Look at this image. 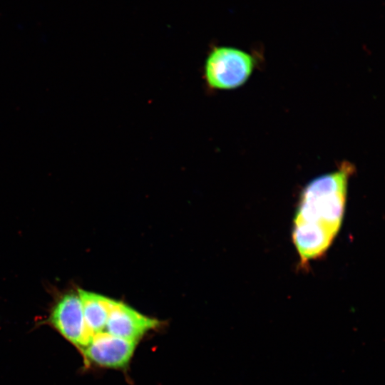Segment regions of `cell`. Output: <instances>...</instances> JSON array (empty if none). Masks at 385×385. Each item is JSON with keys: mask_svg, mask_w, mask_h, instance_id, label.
Returning <instances> with one entry per match:
<instances>
[{"mask_svg": "<svg viewBox=\"0 0 385 385\" xmlns=\"http://www.w3.org/2000/svg\"><path fill=\"white\" fill-rule=\"evenodd\" d=\"M354 172L351 163L343 162L336 170L316 178L302 190L292 234L301 265L322 257L337 235L349 180Z\"/></svg>", "mask_w": 385, "mask_h": 385, "instance_id": "obj_1", "label": "cell"}, {"mask_svg": "<svg viewBox=\"0 0 385 385\" xmlns=\"http://www.w3.org/2000/svg\"><path fill=\"white\" fill-rule=\"evenodd\" d=\"M253 56L240 49L215 46L209 52L203 77L209 89L230 90L243 85L253 72Z\"/></svg>", "mask_w": 385, "mask_h": 385, "instance_id": "obj_2", "label": "cell"}, {"mask_svg": "<svg viewBox=\"0 0 385 385\" xmlns=\"http://www.w3.org/2000/svg\"><path fill=\"white\" fill-rule=\"evenodd\" d=\"M49 321L66 339L81 349L93 337L86 324L78 294L63 295L53 308Z\"/></svg>", "mask_w": 385, "mask_h": 385, "instance_id": "obj_3", "label": "cell"}, {"mask_svg": "<svg viewBox=\"0 0 385 385\" xmlns=\"http://www.w3.org/2000/svg\"><path fill=\"white\" fill-rule=\"evenodd\" d=\"M137 342L102 332L93 335L83 349L88 361L106 368L119 369L130 361Z\"/></svg>", "mask_w": 385, "mask_h": 385, "instance_id": "obj_4", "label": "cell"}, {"mask_svg": "<svg viewBox=\"0 0 385 385\" xmlns=\"http://www.w3.org/2000/svg\"><path fill=\"white\" fill-rule=\"evenodd\" d=\"M158 324L156 319L140 313L121 302L113 300L105 330L112 335L138 342Z\"/></svg>", "mask_w": 385, "mask_h": 385, "instance_id": "obj_5", "label": "cell"}, {"mask_svg": "<svg viewBox=\"0 0 385 385\" xmlns=\"http://www.w3.org/2000/svg\"><path fill=\"white\" fill-rule=\"evenodd\" d=\"M78 294L88 330L93 335L104 332L113 299L83 289Z\"/></svg>", "mask_w": 385, "mask_h": 385, "instance_id": "obj_6", "label": "cell"}]
</instances>
